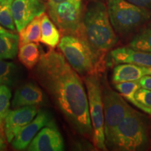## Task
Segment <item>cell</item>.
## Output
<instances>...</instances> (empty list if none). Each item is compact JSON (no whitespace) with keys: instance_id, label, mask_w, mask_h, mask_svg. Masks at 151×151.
<instances>
[{"instance_id":"obj_7","label":"cell","mask_w":151,"mask_h":151,"mask_svg":"<svg viewBox=\"0 0 151 151\" xmlns=\"http://www.w3.org/2000/svg\"><path fill=\"white\" fill-rule=\"evenodd\" d=\"M48 14L62 33L83 36V14L81 0H69L48 4Z\"/></svg>"},{"instance_id":"obj_30","label":"cell","mask_w":151,"mask_h":151,"mask_svg":"<svg viewBox=\"0 0 151 151\" xmlns=\"http://www.w3.org/2000/svg\"><path fill=\"white\" fill-rule=\"evenodd\" d=\"M7 32H9V31H7L4 27H3L2 26L0 25V35H1V34H4Z\"/></svg>"},{"instance_id":"obj_19","label":"cell","mask_w":151,"mask_h":151,"mask_svg":"<svg viewBox=\"0 0 151 151\" xmlns=\"http://www.w3.org/2000/svg\"><path fill=\"white\" fill-rule=\"evenodd\" d=\"M19 36L11 32L0 35V59H13L18 53Z\"/></svg>"},{"instance_id":"obj_6","label":"cell","mask_w":151,"mask_h":151,"mask_svg":"<svg viewBox=\"0 0 151 151\" xmlns=\"http://www.w3.org/2000/svg\"><path fill=\"white\" fill-rule=\"evenodd\" d=\"M88 95L90 120L92 127V137L94 146L99 150H106L104 134V114L101 83L98 75L84 76Z\"/></svg>"},{"instance_id":"obj_14","label":"cell","mask_w":151,"mask_h":151,"mask_svg":"<svg viewBox=\"0 0 151 151\" xmlns=\"http://www.w3.org/2000/svg\"><path fill=\"white\" fill-rule=\"evenodd\" d=\"M111 60L115 64H133L151 67V52L137 50L129 47L113 49L110 52Z\"/></svg>"},{"instance_id":"obj_15","label":"cell","mask_w":151,"mask_h":151,"mask_svg":"<svg viewBox=\"0 0 151 151\" xmlns=\"http://www.w3.org/2000/svg\"><path fill=\"white\" fill-rule=\"evenodd\" d=\"M146 76H151V67L128 63L119 64L113 69V81L114 83H118L139 81Z\"/></svg>"},{"instance_id":"obj_1","label":"cell","mask_w":151,"mask_h":151,"mask_svg":"<svg viewBox=\"0 0 151 151\" xmlns=\"http://www.w3.org/2000/svg\"><path fill=\"white\" fill-rule=\"evenodd\" d=\"M35 72L76 131L85 137L92 136L88 95L82 79L63 55L54 50L41 55Z\"/></svg>"},{"instance_id":"obj_13","label":"cell","mask_w":151,"mask_h":151,"mask_svg":"<svg viewBox=\"0 0 151 151\" xmlns=\"http://www.w3.org/2000/svg\"><path fill=\"white\" fill-rule=\"evenodd\" d=\"M43 101V91L34 83H27L18 88L12 101L14 109L27 106H38Z\"/></svg>"},{"instance_id":"obj_9","label":"cell","mask_w":151,"mask_h":151,"mask_svg":"<svg viewBox=\"0 0 151 151\" xmlns=\"http://www.w3.org/2000/svg\"><path fill=\"white\" fill-rule=\"evenodd\" d=\"M46 6L42 0H13V18L17 31L25 27L36 17L44 14Z\"/></svg>"},{"instance_id":"obj_32","label":"cell","mask_w":151,"mask_h":151,"mask_svg":"<svg viewBox=\"0 0 151 151\" xmlns=\"http://www.w3.org/2000/svg\"><path fill=\"white\" fill-rule=\"evenodd\" d=\"M4 1H5V0H0V6L1 5V4H2Z\"/></svg>"},{"instance_id":"obj_24","label":"cell","mask_w":151,"mask_h":151,"mask_svg":"<svg viewBox=\"0 0 151 151\" xmlns=\"http://www.w3.org/2000/svg\"><path fill=\"white\" fill-rule=\"evenodd\" d=\"M11 98V90L7 86L0 85V125L4 123V119L9 112Z\"/></svg>"},{"instance_id":"obj_28","label":"cell","mask_w":151,"mask_h":151,"mask_svg":"<svg viewBox=\"0 0 151 151\" xmlns=\"http://www.w3.org/2000/svg\"><path fill=\"white\" fill-rule=\"evenodd\" d=\"M141 87L144 89L151 90V76H143L139 80Z\"/></svg>"},{"instance_id":"obj_29","label":"cell","mask_w":151,"mask_h":151,"mask_svg":"<svg viewBox=\"0 0 151 151\" xmlns=\"http://www.w3.org/2000/svg\"><path fill=\"white\" fill-rule=\"evenodd\" d=\"M66 1H69V0H48V4H56Z\"/></svg>"},{"instance_id":"obj_8","label":"cell","mask_w":151,"mask_h":151,"mask_svg":"<svg viewBox=\"0 0 151 151\" xmlns=\"http://www.w3.org/2000/svg\"><path fill=\"white\" fill-rule=\"evenodd\" d=\"M104 114L106 146L110 142L115 129L127 114L129 106L120 94L104 88L102 92Z\"/></svg>"},{"instance_id":"obj_4","label":"cell","mask_w":151,"mask_h":151,"mask_svg":"<svg viewBox=\"0 0 151 151\" xmlns=\"http://www.w3.org/2000/svg\"><path fill=\"white\" fill-rule=\"evenodd\" d=\"M148 144L146 119L142 114L129 106L107 146L116 150L138 151L146 150Z\"/></svg>"},{"instance_id":"obj_11","label":"cell","mask_w":151,"mask_h":151,"mask_svg":"<svg viewBox=\"0 0 151 151\" xmlns=\"http://www.w3.org/2000/svg\"><path fill=\"white\" fill-rule=\"evenodd\" d=\"M38 111L37 106H27L9 111L4 123V129L9 143H11L18 132L35 118Z\"/></svg>"},{"instance_id":"obj_27","label":"cell","mask_w":151,"mask_h":151,"mask_svg":"<svg viewBox=\"0 0 151 151\" xmlns=\"http://www.w3.org/2000/svg\"><path fill=\"white\" fill-rule=\"evenodd\" d=\"M6 137L3 125H0V151L4 150L6 148Z\"/></svg>"},{"instance_id":"obj_21","label":"cell","mask_w":151,"mask_h":151,"mask_svg":"<svg viewBox=\"0 0 151 151\" xmlns=\"http://www.w3.org/2000/svg\"><path fill=\"white\" fill-rule=\"evenodd\" d=\"M18 76V68L14 63L0 59V85L13 86Z\"/></svg>"},{"instance_id":"obj_3","label":"cell","mask_w":151,"mask_h":151,"mask_svg":"<svg viewBox=\"0 0 151 151\" xmlns=\"http://www.w3.org/2000/svg\"><path fill=\"white\" fill-rule=\"evenodd\" d=\"M58 48L68 63L79 74L98 75L104 70V58L92 48L85 36L64 35Z\"/></svg>"},{"instance_id":"obj_16","label":"cell","mask_w":151,"mask_h":151,"mask_svg":"<svg viewBox=\"0 0 151 151\" xmlns=\"http://www.w3.org/2000/svg\"><path fill=\"white\" fill-rule=\"evenodd\" d=\"M60 41V34L55 24L49 16L43 14L41 16L40 41L50 48H54Z\"/></svg>"},{"instance_id":"obj_12","label":"cell","mask_w":151,"mask_h":151,"mask_svg":"<svg viewBox=\"0 0 151 151\" xmlns=\"http://www.w3.org/2000/svg\"><path fill=\"white\" fill-rule=\"evenodd\" d=\"M29 151L64 150V141L55 124L43 127L27 147Z\"/></svg>"},{"instance_id":"obj_31","label":"cell","mask_w":151,"mask_h":151,"mask_svg":"<svg viewBox=\"0 0 151 151\" xmlns=\"http://www.w3.org/2000/svg\"><path fill=\"white\" fill-rule=\"evenodd\" d=\"M90 1H101L102 0H90Z\"/></svg>"},{"instance_id":"obj_5","label":"cell","mask_w":151,"mask_h":151,"mask_svg":"<svg viewBox=\"0 0 151 151\" xmlns=\"http://www.w3.org/2000/svg\"><path fill=\"white\" fill-rule=\"evenodd\" d=\"M107 11L115 32L121 35L132 32L150 18L148 10L137 6L127 0H109Z\"/></svg>"},{"instance_id":"obj_10","label":"cell","mask_w":151,"mask_h":151,"mask_svg":"<svg viewBox=\"0 0 151 151\" xmlns=\"http://www.w3.org/2000/svg\"><path fill=\"white\" fill-rule=\"evenodd\" d=\"M54 124L55 123L52 116L48 111L39 110L35 118L22 128L13 139L11 141L12 147L17 150H23L27 148L34 137L43 127Z\"/></svg>"},{"instance_id":"obj_2","label":"cell","mask_w":151,"mask_h":151,"mask_svg":"<svg viewBox=\"0 0 151 151\" xmlns=\"http://www.w3.org/2000/svg\"><path fill=\"white\" fill-rule=\"evenodd\" d=\"M84 36L97 53L104 58L105 54L118 41L107 11L101 1H92L83 15Z\"/></svg>"},{"instance_id":"obj_17","label":"cell","mask_w":151,"mask_h":151,"mask_svg":"<svg viewBox=\"0 0 151 151\" xmlns=\"http://www.w3.org/2000/svg\"><path fill=\"white\" fill-rule=\"evenodd\" d=\"M115 87H116V89L120 92L121 95L123 96L129 102L137 106L139 109L143 111V112L151 116V109L139 102L136 98V92L139 88H141L139 80L118 83H116Z\"/></svg>"},{"instance_id":"obj_25","label":"cell","mask_w":151,"mask_h":151,"mask_svg":"<svg viewBox=\"0 0 151 151\" xmlns=\"http://www.w3.org/2000/svg\"><path fill=\"white\" fill-rule=\"evenodd\" d=\"M135 96L139 102L151 109V90L141 88L136 92Z\"/></svg>"},{"instance_id":"obj_20","label":"cell","mask_w":151,"mask_h":151,"mask_svg":"<svg viewBox=\"0 0 151 151\" xmlns=\"http://www.w3.org/2000/svg\"><path fill=\"white\" fill-rule=\"evenodd\" d=\"M41 16L36 17L19 32V46L24 43L40 41Z\"/></svg>"},{"instance_id":"obj_23","label":"cell","mask_w":151,"mask_h":151,"mask_svg":"<svg viewBox=\"0 0 151 151\" xmlns=\"http://www.w3.org/2000/svg\"><path fill=\"white\" fill-rule=\"evenodd\" d=\"M12 2L13 0H5L0 6V24L14 32L16 27L11 11Z\"/></svg>"},{"instance_id":"obj_26","label":"cell","mask_w":151,"mask_h":151,"mask_svg":"<svg viewBox=\"0 0 151 151\" xmlns=\"http://www.w3.org/2000/svg\"><path fill=\"white\" fill-rule=\"evenodd\" d=\"M127 1L146 10L149 11L151 9V0H127Z\"/></svg>"},{"instance_id":"obj_18","label":"cell","mask_w":151,"mask_h":151,"mask_svg":"<svg viewBox=\"0 0 151 151\" xmlns=\"http://www.w3.org/2000/svg\"><path fill=\"white\" fill-rule=\"evenodd\" d=\"M39 46L35 42L24 43L19 46L18 58L27 69H32L40 60Z\"/></svg>"},{"instance_id":"obj_22","label":"cell","mask_w":151,"mask_h":151,"mask_svg":"<svg viewBox=\"0 0 151 151\" xmlns=\"http://www.w3.org/2000/svg\"><path fill=\"white\" fill-rule=\"evenodd\" d=\"M128 47L134 50L151 52V26L144 28L137 34Z\"/></svg>"}]
</instances>
